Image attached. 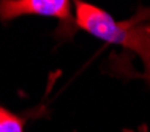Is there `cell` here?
<instances>
[{
  "label": "cell",
  "mask_w": 150,
  "mask_h": 132,
  "mask_svg": "<svg viewBox=\"0 0 150 132\" xmlns=\"http://www.w3.org/2000/svg\"><path fill=\"white\" fill-rule=\"evenodd\" d=\"M74 25L109 44L134 52L150 80V8H141L127 21H115L108 11L86 2H76Z\"/></svg>",
  "instance_id": "1"
},
{
  "label": "cell",
  "mask_w": 150,
  "mask_h": 132,
  "mask_svg": "<svg viewBox=\"0 0 150 132\" xmlns=\"http://www.w3.org/2000/svg\"><path fill=\"white\" fill-rule=\"evenodd\" d=\"M0 132H25L24 119L0 105Z\"/></svg>",
  "instance_id": "3"
},
{
  "label": "cell",
  "mask_w": 150,
  "mask_h": 132,
  "mask_svg": "<svg viewBox=\"0 0 150 132\" xmlns=\"http://www.w3.org/2000/svg\"><path fill=\"white\" fill-rule=\"evenodd\" d=\"M22 16H43L60 21L65 29L74 24L71 17V2L68 0H2L0 21H13Z\"/></svg>",
  "instance_id": "2"
}]
</instances>
